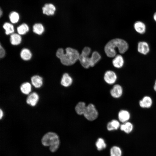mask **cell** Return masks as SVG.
I'll return each instance as SVG.
<instances>
[{
  "label": "cell",
  "mask_w": 156,
  "mask_h": 156,
  "mask_svg": "<svg viewBox=\"0 0 156 156\" xmlns=\"http://www.w3.org/2000/svg\"><path fill=\"white\" fill-rule=\"evenodd\" d=\"M118 118L120 121L124 123L128 121L130 118V114L127 110H120L118 115Z\"/></svg>",
  "instance_id": "obj_13"
},
{
  "label": "cell",
  "mask_w": 156,
  "mask_h": 156,
  "mask_svg": "<svg viewBox=\"0 0 156 156\" xmlns=\"http://www.w3.org/2000/svg\"><path fill=\"white\" fill-rule=\"evenodd\" d=\"M3 28L5 30V34L7 35L13 34L14 31V26L11 23H5L3 25Z\"/></svg>",
  "instance_id": "obj_25"
},
{
  "label": "cell",
  "mask_w": 156,
  "mask_h": 156,
  "mask_svg": "<svg viewBox=\"0 0 156 156\" xmlns=\"http://www.w3.org/2000/svg\"><path fill=\"white\" fill-rule=\"evenodd\" d=\"M153 89L156 92V80L155 82V84L153 86Z\"/></svg>",
  "instance_id": "obj_32"
},
{
  "label": "cell",
  "mask_w": 156,
  "mask_h": 156,
  "mask_svg": "<svg viewBox=\"0 0 156 156\" xmlns=\"http://www.w3.org/2000/svg\"><path fill=\"white\" fill-rule=\"evenodd\" d=\"M87 106L83 102H80L76 105L75 109L77 113L79 115H83Z\"/></svg>",
  "instance_id": "obj_18"
},
{
  "label": "cell",
  "mask_w": 156,
  "mask_h": 156,
  "mask_svg": "<svg viewBox=\"0 0 156 156\" xmlns=\"http://www.w3.org/2000/svg\"><path fill=\"white\" fill-rule=\"evenodd\" d=\"M120 130L125 133H129L133 131V124L129 121L127 122L120 125Z\"/></svg>",
  "instance_id": "obj_17"
},
{
  "label": "cell",
  "mask_w": 156,
  "mask_h": 156,
  "mask_svg": "<svg viewBox=\"0 0 156 156\" xmlns=\"http://www.w3.org/2000/svg\"><path fill=\"white\" fill-rule=\"evenodd\" d=\"M139 104L142 108H148L151 107L152 105L153 100L150 96H146L140 101Z\"/></svg>",
  "instance_id": "obj_10"
},
{
  "label": "cell",
  "mask_w": 156,
  "mask_h": 156,
  "mask_svg": "<svg viewBox=\"0 0 156 156\" xmlns=\"http://www.w3.org/2000/svg\"><path fill=\"white\" fill-rule=\"evenodd\" d=\"M65 53L62 48L58 49L56 52V56L61 63L66 66H70L74 64L79 60L80 54L76 49L70 47L67 48Z\"/></svg>",
  "instance_id": "obj_2"
},
{
  "label": "cell",
  "mask_w": 156,
  "mask_h": 156,
  "mask_svg": "<svg viewBox=\"0 0 156 156\" xmlns=\"http://www.w3.org/2000/svg\"><path fill=\"white\" fill-rule=\"evenodd\" d=\"M72 78L68 73H66L63 74L60 82L62 85L68 87L72 84Z\"/></svg>",
  "instance_id": "obj_15"
},
{
  "label": "cell",
  "mask_w": 156,
  "mask_h": 156,
  "mask_svg": "<svg viewBox=\"0 0 156 156\" xmlns=\"http://www.w3.org/2000/svg\"><path fill=\"white\" fill-rule=\"evenodd\" d=\"M97 149L99 151L105 148L107 146L104 140L102 138H99L97 140L95 143Z\"/></svg>",
  "instance_id": "obj_27"
},
{
  "label": "cell",
  "mask_w": 156,
  "mask_h": 156,
  "mask_svg": "<svg viewBox=\"0 0 156 156\" xmlns=\"http://www.w3.org/2000/svg\"><path fill=\"white\" fill-rule=\"evenodd\" d=\"M3 116V111L1 109L0 111V119H1Z\"/></svg>",
  "instance_id": "obj_30"
},
{
  "label": "cell",
  "mask_w": 156,
  "mask_h": 156,
  "mask_svg": "<svg viewBox=\"0 0 156 156\" xmlns=\"http://www.w3.org/2000/svg\"><path fill=\"white\" fill-rule=\"evenodd\" d=\"M31 86L30 84L28 82L22 83L20 86V90L23 94H28L31 91Z\"/></svg>",
  "instance_id": "obj_22"
},
{
  "label": "cell",
  "mask_w": 156,
  "mask_h": 156,
  "mask_svg": "<svg viewBox=\"0 0 156 156\" xmlns=\"http://www.w3.org/2000/svg\"><path fill=\"white\" fill-rule=\"evenodd\" d=\"M133 27L135 30L139 34H143L146 32V25L142 21H138L135 22L134 24Z\"/></svg>",
  "instance_id": "obj_12"
},
{
  "label": "cell",
  "mask_w": 156,
  "mask_h": 156,
  "mask_svg": "<svg viewBox=\"0 0 156 156\" xmlns=\"http://www.w3.org/2000/svg\"><path fill=\"white\" fill-rule=\"evenodd\" d=\"M20 55L21 58L25 61L30 60L32 57V54L30 51L27 48H24L22 49Z\"/></svg>",
  "instance_id": "obj_21"
},
{
  "label": "cell",
  "mask_w": 156,
  "mask_h": 156,
  "mask_svg": "<svg viewBox=\"0 0 156 156\" xmlns=\"http://www.w3.org/2000/svg\"><path fill=\"white\" fill-rule=\"evenodd\" d=\"M17 30L18 34L23 35L26 34L29 31V27L27 24L23 23L17 27Z\"/></svg>",
  "instance_id": "obj_24"
},
{
  "label": "cell",
  "mask_w": 156,
  "mask_h": 156,
  "mask_svg": "<svg viewBox=\"0 0 156 156\" xmlns=\"http://www.w3.org/2000/svg\"><path fill=\"white\" fill-rule=\"evenodd\" d=\"M3 14V11H2V10L1 9V8H0V16L1 17V16H2Z\"/></svg>",
  "instance_id": "obj_33"
},
{
  "label": "cell",
  "mask_w": 156,
  "mask_h": 156,
  "mask_svg": "<svg viewBox=\"0 0 156 156\" xmlns=\"http://www.w3.org/2000/svg\"><path fill=\"white\" fill-rule=\"evenodd\" d=\"M112 60L114 66L117 68H120L123 66L124 60L123 57L120 55H116Z\"/></svg>",
  "instance_id": "obj_14"
},
{
  "label": "cell",
  "mask_w": 156,
  "mask_h": 156,
  "mask_svg": "<svg viewBox=\"0 0 156 156\" xmlns=\"http://www.w3.org/2000/svg\"><path fill=\"white\" fill-rule=\"evenodd\" d=\"M111 95L115 98L120 97L123 93V89L122 86L120 85H115L110 91Z\"/></svg>",
  "instance_id": "obj_8"
},
{
  "label": "cell",
  "mask_w": 156,
  "mask_h": 156,
  "mask_svg": "<svg viewBox=\"0 0 156 156\" xmlns=\"http://www.w3.org/2000/svg\"><path fill=\"white\" fill-rule=\"evenodd\" d=\"M137 50L141 54L144 55L147 54L150 50L148 43L144 41L139 42L138 44Z\"/></svg>",
  "instance_id": "obj_7"
},
{
  "label": "cell",
  "mask_w": 156,
  "mask_h": 156,
  "mask_svg": "<svg viewBox=\"0 0 156 156\" xmlns=\"http://www.w3.org/2000/svg\"><path fill=\"white\" fill-rule=\"evenodd\" d=\"M153 17L154 20L155 22H156V12L154 13L153 15Z\"/></svg>",
  "instance_id": "obj_31"
},
{
  "label": "cell",
  "mask_w": 156,
  "mask_h": 156,
  "mask_svg": "<svg viewBox=\"0 0 156 156\" xmlns=\"http://www.w3.org/2000/svg\"><path fill=\"white\" fill-rule=\"evenodd\" d=\"M122 154L121 149L118 146H113L110 149V156H122Z\"/></svg>",
  "instance_id": "obj_23"
},
{
  "label": "cell",
  "mask_w": 156,
  "mask_h": 156,
  "mask_svg": "<svg viewBox=\"0 0 156 156\" xmlns=\"http://www.w3.org/2000/svg\"><path fill=\"white\" fill-rule=\"evenodd\" d=\"M10 42L13 45H16L19 44L21 41V38L19 34L13 33L10 36Z\"/></svg>",
  "instance_id": "obj_20"
},
{
  "label": "cell",
  "mask_w": 156,
  "mask_h": 156,
  "mask_svg": "<svg viewBox=\"0 0 156 156\" xmlns=\"http://www.w3.org/2000/svg\"><path fill=\"white\" fill-rule=\"evenodd\" d=\"M42 13L47 16L53 15L55 14L56 9L53 4L46 3L42 8Z\"/></svg>",
  "instance_id": "obj_9"
},
{
  "label": "cell",
  "mask_w": 156,
  "mask_h": 156,
  "mask_svg": "<svg viewBox=\"0 0 156 156\" xmlns=\"http://www.w3.org/2000/svg\"><path fill=\"white\" fill-rule=\"evenodd\" d=\"M129 45L125 40L120 38H115L108 42L104 48V51L107 56L110 57L116 55V49H117L121 54L125 53L128 50Z\"/></svg>",
  "instance_id": "obj_1"
},
{
  "label": "cell",
  "mask_w": 156,
  "mask_h": 156,
  "mask_svg": "<svg viewBox=\"0 0 156 156\" xmlns=\"http://www.w3.org/2000/svg\"><path fill=\"white\" fill-rule=\"evenodd\" d=\"M5 55V51L3 47L1 46V44L0 45V57L2 58L4 57Z\"/></svg>",
  "instance_id": "obj_29"
},
{
  "label": "cell",
  "mask_w": 156,
  "mask_h": 156,
  "mask_svg": "<svg viewBox=\"0 0 156 156\" xmlns=\"http://www.w3.org/2000/svg\"><path fill=\"white\" fill-rule=\"evenodd\" d=\"M9 16L10 22L13 24L17 23L18 21L20 18L18 14L15 11L11 12Z\"/></svg>",
  "instance_id": "obj_28"
},
{
  "label": "cell",
  "mask_w": 156,
  "mask_h": 156,
  "mask_svg": "<svg viewBox=\"0 0 156 156\" xmlns=\"http://www.w3.org/2000/svg\"><path fill=\"white\" fill-rule=\"evenodd\" d=\"M83 115L87 120L91 121L95 120L97 118L98 113L94 105L90 103L87 106Z\"/></svg>",
  "instance_id": "obj_5"
},
{
  "label": "cell",
  "mask_w": 156,
  "mask_h": 156,
  "mask_svg": "<svg viewBox=\"0 0 156 156\" xmlns=\"http://www.w3.org/2000/svg\"><path fill=\"white\" fill-rule=\"evenodd\" d=\"M42 144L45 146H49L50 151L53 152L58 148L60 141L58 135L56 133L49 132L45 134L42 139Z\"/></svg>",
  "instance_id": "obj_3"
},
{
  "label": "cell",
  "mask_w": 156,
  "mask_h": 156,
  "mask_svg": "<svg viewBox=\"0 0 156 156\" xmlns=\"http://www.w3.org/2000/svg\"><path fill=\"white\" fill-rule=\"evenodd\" d=\"M33 32L39 35H41L44 32V28L43 25L40 23L35 24L33 27Z\"/></svg>",
  "instance_id": "obj_26"
},
{
  "label": "cell",
  "mask_w": 156,
  "mask_h": 156,
  "mask_svg": "<svg viewBox=\"0 0 156 156\" xmlns=\"http://www.w3.org/2000/svg\"><path fill=\"white\" fill-rule=\"evenodd\" d=\"M91 50L90 48L86 47L83 49L80 55L79 60L83 67L86 68L90 66L93 67L96 63L95 59L92 55L90 57L89 55Z\"/></svg>",
  "instance_id": "obj_4"
},
{
  "label": "cell",
  "mask_w": 156,
  "mask_h": 156,
  "mask_svg": "<svg viewBox=\"0 0 156 156\" xmlns=\"http://www.w3.org/2000/svg\"><path fill=\"white\" fill-rule=\"evenodd\" d=\"M104 79L107 83L112 84L116 81L117 76L116 73L112 70L107 71L104 74Z\"/></svg>",
  "instance_id": "obj_6"
},
{
  "label": "cell",
  "mask_w": 156,
  "mask_h": 156,
  "mask_svg": "<svg viewBox=\"0 0 156 156\" xmlns=\"http://www.w3.org/2000/svg\"><path fill=\"white\" fill-rule=\"evenodd\" d=\"M31 81L32 85L36 88H40L43 84L42 78L39 75L32 76L31 78Z\"/></svg>",
  "instance_id": "obj_16"
},
{
  "label": "cell",
  "mask_w": 156,
  "mask_h": 156,
  "mask_svg": "<svg viewBox=\"0 0 156 156\" xmlns=\"http://www.w3.org/2000/svg\"><path fill=\"white\" fill-rule=\"evenodd\" d=\"M120 125L119 122L118 120L114 119L108 123L107 128L109 131H113L117 130L120 127Z\"/></svg>",
  "instance_id": "obj_19"
},
{
  "label": "cell",
  "mask_w": 156,
  "mask_h": 156,
  "mask_svg": "<svg viewBox=\"0 0 156 156\" xmlns=\"http://www.w3.org/2000/svg\"><path fill=\"white\" fill-rule=\"evenodd\" d=\"M39 99L38 94L35 92L30 94L26 99V102L29 105L32 106H35Z\"/></svg>",
  "instance_id": "obj_11"
}]
</instances>
